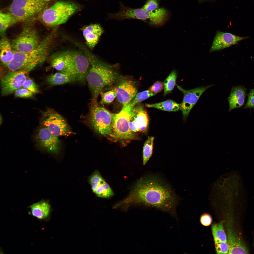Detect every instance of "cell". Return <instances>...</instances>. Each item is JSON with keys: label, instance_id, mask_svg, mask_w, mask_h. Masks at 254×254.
<instances>
[{"label": "cell", "instance_id": "1", "mask_svg": "<svg viewBox=\"0 0 254 254\" xmlns=\"http://www.w3.org/2000/svg\"><path fill=\"white\" fill-rule=\"evenodd\" d=\"M131 188L126 198L114 206L115 208L126 211L132 206H142L176 215L179 198L169 185L158 175H150L142 177Z\"/></svg>", "mask_w": 254, "mask_h": 254}, {"label": "cell", "instance_id": "2", "mask_svg": "<svg viewBox=\"0 0 254 254\" xmlns=\"http://www.w3.org/2000/svg\"><path fill=\"white\" fill-rule=\"evenodd\" d=\"M89 60L90 67L87 77L92 96V101H97L102 90L105 87L125 78L111 66L102 62L83 45L79 47Z\"/></svg>", "mask_w": 254, "mask_h": 254}, {"label": "cell", "instance_id": "3", "mask_svg": "<svg viewBox=\"0 0 254 254\" xmlns=\"http://www.w3.org/2000/svg\"><path fill=\"white\" fill-rule=\"evenodd\" d=\"M56 28L53 30L33 50L22 52L14 50V57L12 61L6 65L10 71L26 70L29 71L37 66L43 63L48 54L50 46Z\"/></svg>", "mask_w": 254, "mask_h": 254}, {"label": "cell", "instance_id": "4", "mask_svg": "<svg viewBox=\"0 0 254 254\" xmlns=\"http://www.w3.org/2000/svg\"><path fill=\"white\" fill-rule=\"evenodd\" d=\"M80 7L71 2L61 1L47 8L39 14V18L46 25L55 27L66 23Z\"/></svg>", "mask_w": 254, "mask_h": 254}, {"label": "cell", "instance_id": "5", "mask_svg": "<svg viewBox=\"0 0 254 254\" xmlns=\"http://www.w3.org/2000/svg\"><path fill=\"white\" fill-rule=\"evenodd\" d=\"M90 67L89 60L83 52L67 51L65 68L61 72L69 74L75 81L84 83Z\"/></svg>", "mask_w": 254, "mask_h": 254}, {"label": "cell", "instance_id": "6", "mask_svg": "<svg viewBox=\"0 0 254 254\" xmlns=\"http://www.w3.org/2000/svg\"><path fill=\"white\" fill-rule=\"evenodd\" d=\"M90 111L89 121L94 129L102 135L113 137V113L99 105L97 101H92Z\"/></svg>", "mask_w": 254, "mask_h": 254}, {"label": "cell", "instance_id": "7", "mask_svg": "<svg viewBox=\"0 0 254 254\" xmlns=\"http://www.w3.org/2000/svg\"><path fill=\"white\" fill-rule=\"evenodd\" d=\"M47 2L43 0H13L9 12L18 21H27L47 8Z\"/></svg>", "mask_w": 254, "mask_h": 254}, {"label": "cell", "instance_id": "8", "mask_svg": "<svg viewBox=\"0 0 254 254\" xmlns=\"http://www.w3.org/2000/svg\"><path fill=\"white\" fill-rule=\"evenodd\" d=\"M40 42L37 31L31 27L27 26L23 28L11 43L14 50L27 52L36 48Z\"/></svg>", "mask_w": 254, "mask_h": 254}, {"label": "cell", "instance_id": "9", "mask_svg": "<svg viewBox=\"0 0 254 254\" xmlns=\"http://www.w3.org/2000/svg\"><path fill=\"white\" fill-rule=\"evenodd\" d=\"M54 135L58 137L68 136L73 134L64 119L60 114L53 110L44 113L40 122Z\"/></svg>", "mask_w": 254, "mask_h": 254}, {"label": "cell", "instance_id": "10", "mask_svg": "<svg viewBox=\"0 0 254 254\" xmlns=\"http://www.w3.org/2000/svg\"><path fill=\"white\" fill-rule=\"evenodd\" d=\"M131 110L123 106L119 113H113V137L122 139H131L134 137L129 125Z\"/></svg>", "mask_w": 254, "mask_h": 254}, {"label": "cell", "instance_id": "11", "mask_svg": "<svg viewBox=\"0 0 254 254\" xmlns=\"http://www.w3.org/2000/svg\"><path fill=\"white\" fill-rule=\"evenodd\" d=\"M34 139L37 147L42 150L55 154L60 151L61 145L58 137L54 135L45 127L38 130Z\"/></svg>", "mask_w": 254, "mask_h": 254}, {"label": "cell", "instance_id": "12", "mask_svg": "<svg viewBox=\"0 0 254 254\" xmlns=\"http://www.w3.org/2000/svg\"><path fill=\"white\" fill-rule=\"evenodd\" d=\"M29 72L26 70L11 71L4 77L1 82L2 95L11 94L21 88L28 79Z\"/></svg>", "mask_w": 254, "mask_h": 254}, {"label": "cell", "instance_id": "13", "mask_svg": "<svg viewBox=\"0 0 254 254\" xmlns=\"http://www.w3.org/2000/svg\"><path fill=\"white\" fill-rule=\"evenodd\" d=\"M213 85L202 86L190 90L185 89L179 85L177 88L183 92V100L180 104V109L182 111L183 117L186 118L191 109L198 101L202 94Z\"/></svg>", "mask_w": 254, "mask_h": 254}, {"label": "cell", "instance_id": "14", "mask_svg": "<svg viewBox=\"0 0 254 254\" xmlns=\"http://www.w3.org/2000/svg\"><path fill=\"white\" fill-rule=\"evenodd\" d=\"M88 181L92 192L97 197L109 198L114 195L112 190L98 170L89 176Z\"/></svg>", "mask_w": 254, "mask_h": 254}, {"label": "cell", "instance_id": "15", "mask_svg": "<svg viewBox=\"0 0 254 254\" xmlns=\"http://www.w3.org/2000/svg\"><path fill=\"white\" fill-rule=\"evenodd\" d=\"M116 88L117 100L123 106L129 103L134 99L137 90L134 82L125 78L119 82Z\"/></svg>", "mask_w": 254, "mask_h": 254}, {"label": "cell", "instance_id": "16", "mask_svg": "<svg viewBox=\"0 0 254 254\" xmlns=\"http://www.w3.org/2000/svg\"><path fill=\"white\" fill-rule=\"evenodd\" d=\"M248 38V37H240L231 33L218 31L214 37L210 51L212 52L229 47Z\"/></svg>", "mask_w": 254, "mask_h": 254}, {"label": "cell", "instance_id": "17", "mask_svg": "<svg viewBox=\"0 0 254 254\" xmlns=\"http://www.w3.org/2000/svg\"><path fill=\"white\" fill-rule=\"evenodd\" d=\"M139 20H149L151 24L159 26L163 24L167 20L168 13L163 8H159L154 10L147 11L141 8Z\"/></svg>", "mask_w": 254, "mask_h": 254}, {"label": "cell", "instance_id": "18", "mask_svg": "<svg viewBox=\"0 0 254 254\" xmlns=\"http://www.w3.org/2000/svg\"><path fill=\"white\" fill-rule=\"evenodd\" d=\"M88 47L92 49L97 43L103 31L101 27L95 24L84 26L81 28Z\"/></svg>", "mask_w": 254, "mask_h": 254}, {"label": "cell", "instance_id": "19", "mask_svg": "<svg viewBox=\"0 0 254 254\" xmlns=\"http://www.w3.org/2000/svg\"><path fill=\"white\" fill-rule=\"evenodd\" d=\"M130 119L134 121L139 132H145L147 130L148 124V117L143 105L139 104L132 109Z\"/></svg>", "mask_w": 254, "mask_h": 254}, {"label": "cell", "instance_id": "20", "mask_svg": "<svg viewBox=\"0 0 254 254\" xmlns=\"http://www.w3.org/2000/svg\"><path fill=\"white\" fill-rule=\"evenodd\" d=\"M228 230V254H248V249L241 238L232 229Z\"/></svg>", "mask_w": 254, "mask_h": 254}, {"label": "cell", "instance_id": "21", "mask_svg": "<svg viewBox=\"0 0 254 254\" xmlns=\"http://www.w3.org/2000/svg\"><path fill=\"white\" fill-rule=\"evenodd\" d=\"M30 213L40 220H48L50 218L52 209L48 202L42 200L31 205Z\"/></svg>", "mask_w": 254, "mask_h": 254}, {"label": "cell", "instance_id": "22", "mask_svg": "<svg viewBox=\"0 0 254 254\" xmlns=\"http://www.w3.org/2000/svg\"><path fill=\"white\" fill-rule=\"evenodd\" d=\"M246 89L240 86L233 87L228 98L229 104V111L242 106L244 104Z\"/></svg>", "mask_w": 254, "mask_h": 254}, {"label": "cell", "instance_id": "23", "mask_svg": "<svg viewBox=\"0 0 254 254\" xmlns=\"http://www.w3.org/2000/svg\"><path fill=\"white\" fill-rule=\"evenodd\" d=\"M0 57L1 61L5 66L13 60L14 55V50L11 43L4 37L0 41Z\"/></svg>", "mask_w": 254, "mask_h": 254}, {"label": "cell", "instance_id": "24", "mask_svg": "<svg viewBox=\"0 0 254 254\" xmlns=\"http://www.w3.org/2000/svg\"><path fill=\"white\" fill-rule=\"evenodd\" d=\"M48 83L52 85H62L75 81L68 74L61 72H57L49 76L47 79Z\"/></svg>", "mask_w": 254, "mask_h": 254}, {"label": "cell", "instance_id": "25", "mask_svg": "<svg viewBox=\"0 0 254 254\" xmlns=\"http://www.w3.org/2000/svg\"><path fill=\"white\" fill-rule=\"evenodd\" d=\"M145 106L149 108H154L163 111H178L180 107V104L170 99L152 104L146 103Z\"/></svg>", "mask_w": 254, "mask_h": 254}, {"label": "cell", "instance_id": "26", "mask_svg": "<svg viewBox=\"0 0 254 254\" xmlns=\"http://www.w3.org/2000/svg\"><path fill=\"white\" fill-rule=\"evenodd\" d=\"M18 22L10 12L4 13L0 11V33L1 35H4L7 29L12 25Z\"/></svg>", "mask_w": 254, "mask_h": 254}, {"label": "cell", "instance_id": "27", "mask_svg": "<svg viewBox=\"0 0 254 254\" xmlns=\"http://www.w3.org/2000/svg\"><path fill=\"white\" fill-rule=\"evenodd\" d=\"M66 62V51L57 53L51 57V66L60 72L65 70Z\"/></svg>", "mask_w": 254, "mask_h": 254}, {"label": "cell", "instance_id": "28", "mask_svg": "<svg viewBox=\"0 0 254 254\" xmlns=\"http://www.w3.org/2000/svg\"><path fill=\"white\" fill-rule=\"evenodd\" d=\"M223 222L214 223L212 226V230L215 243L227 242L226 235L224 229Z\"/></svg>", "mask_w": 254, "mask_h": 254}, {"label": "cell", "instance_id": "29", "mask_svg": "<svg viewBox=\"0 0 254 254\" xmlns=\"http://www.w3.org/2000/svg\"><path fill=\"white\" fill-rule=\"evenodd\" d=\"M154 138L149 137L144 144L143 150V163L145 165L151 157L152 153Z\"/></svg>", "mask_w": 254, "mask_h": 254}, {"label": "cell", "instance_id": "30", "mask_svg": "<svg viewBox=\"0 0 254 254\" xmlns=\"http://www.w3.org/2000/svg\"><path fill=\"white\" fill-rule=\"evenodd\" d=\"M177 76L176 72L173 70L164 81V96L171 93L175 85Z\"/></svg>", "mask_w": 254, "mask_h": 254}, {"label": "cell", "instance_id": "31", "mask_svg": "<svg viewBox=\"0 0 254 254\" xmlns=\"http://www.w3.org/2000/svg\"><path fill=\"white\" fill-rule=\"evenodd\" d=\"M154 95L148 90L140 92L136 94L133 100L126 106L131 109L140 102Z\"/></svg>", "mask_w": 254, "mask_h": 254}, {"label": "cell", "instance_id": "32", "mask_svg": "<svg viewBox=\"0 0 254 254\" xmlns=\"http://www.w3.org/2000/svg\"><path fill=\"white\" fill-rule=\"evenodd\" d=\"M101 100L100 103L102 104L110 103H111L116 97V88L106 92L100 93Z\"/></svg>", "mask_w": 254, "mask_h": 254}, {"label": "cell", "instance_id": "33", "mask_svg": "<svg viewBox=\"0 0 254 254\" xmlns=\"http://www.w3.org/2000/svg\"><path fill=\"white\" fill-rule=\"evenodd\" d=\"M22 87L27 89L33 94L37 93L39 92L37 85L30 78H28L24 83Z\"/></svg>", "mask_w": 254, "mask_h": 254}, {"label": "cell", "instance_id": "34", "mask_svg": "<svg viewBox=\"0 0 254 254\" xmlns=\"http://www.w3.org/2000/svg\"><path fill=\"white\" fill-rule=\"evenodd\" d=\"M215 244L217 254H229V247L228 243L227 242L215 243Z\"/></svg>", "mask_w": 254, "mask_h": 254}, {"label": "cell", "instance_id": "35", "mask_svg": "<svg viewBox=\"0 0 254 254\" xmlns=\"http://www.w3.org/2000/svg\"><path fill=\"white\" fill-rule=\"evenodd\" d=\"M15 97H17L28 98L32 97L33 93L27 89L24 88H20L14 91Z\"/></svg>", "mask_w": 254, "mask_h": 254}, {"label": "cell", "instance_id": "36", "mask_svg": "<svg viewBox=\"0 0 254 254\" xmlns=\"http://www.w3.org/2000/svg\"><path fill=\"white\" fill-rule=\"evenodd\" d=\"M158 0H147L141 8L147 11L154 10L159 8Z\"/></svg>", "mask_w": 254, "mask_h": 254}, {"label": "cell", "instance_id": "37", "mask_svg": "<svg viewBox=\"0 0 254 254\" xmlns=\"http://www.w3.org/2000/svg\"><path fill=\"white\" fill-rule=\"evenodd\" d=\"M163 83L157 81L151 86L148 90L154 95L160 92L164 89Z\"/></svg>", "mask_w": 254, "mask_h": 254}, {"label": "cell", "instance_id": "38", "mask_svg": "<svg viewBox=\"0 0 254 254\" xmlns=\"http://www.w3.org/2000/svg\"><path fill=\"white\" fill-rule=\"evenodd\" d=\"M248 96L247 101L244 108H254V89L250 90Z\"/></svg>", "mask_w": 254, "mask_h": 254}, {"label": "cell", "instance_id": "39", "mask_svg": "<svg viewBox=\"0 0 254 254\" xmlns=\"http://www.w3.org/2000/svg\"><path fill=\"white\" fill-rule=\"evenodd\" d=\"M212 221L211 217L207 214L205 213L202 214L200 217V222L204 226H209L211 223Z\"/></svg>", "mask_w": 254, "mask_h": 254}, {"label": "cell", "instance_id": "40", "mask_svg": "<svg viewBox=\"0 0 254 254\" xmlns=\"http://www.w3.org/2000/svg\"><path fill=\"white\" fill-rule=\"evenodd\" d=\"M44 0V1H45L47 2L48 1H50V0Z\"/></svg>", "mask_w": 254, "mask_h": 254}, {"label": "cell", "instance_id": "41", "mask_svg": "<svg viewBox=\"0 0 254 254\" xmlns=\"http://www.w3.org/2000/svg\"></svg>", "mask_w": 254, "mask_h": 254}]
</instances>
